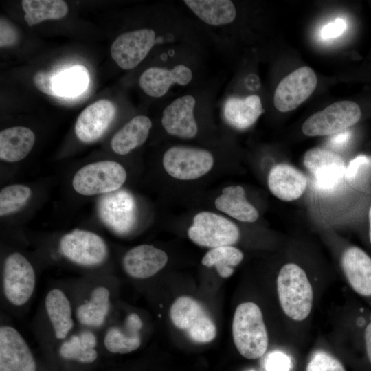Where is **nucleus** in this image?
<instances>
[{"instance_id":"obj_1","label":"nucleus","mask_w":371,"mask_h":371,"mask_svg":"<svg viewBox=\"0 0 371 371\" xmlns=\"http://www.w3.org/2000/svg\"><path fill=\"white\" fill-rule=\"evenodd\" d=\"M234 343L244 357L256 359L266 352L268 335L259 306L254 302H243L235 311L232 322Z\"/></svg>"},{"instance_id":"obj_2","label":"nucleus","mask_w":371,"mask_h":371,"mask_svg":"<svg viewBox=\"0 0 371 371\" xmlns=\"http://www.w3.org/2000/svg\"><path fill=\"white\" fill-rule=\"evenodd\" d=\"M277 289L280 306L289 317L295 321L307 318L313 306V293L300 267L294 263L284 265L278 276Z\"/></svg>"},{"instance_id":"obj_3","label":"nucleus","mask_w":371,"mask_h":371,"mask_svg":"<svg viewBox=\"0 0 371 371\" xmlns=\"http://www.w3.org/2000/svg\"><path fill=\"white\" fill-rule=\"evenodd\" d=\"M126 177V172L120 164L100 161L80 168L74 176L72 186L82 195L106 194L120 189Z\"/></svg>"},{"instance_id":"obj_4","label":"nucleus","mask_w":371,"mask_h":371,"mask_svg":"<svg viewBox=\"0 0 371 371\" xmlns=\"http://www.w3.org/2000/svg\"><path fill=\"white\" fill-rule=\"evenodd\" d=\"M1 282L2 292L7 302L14 307H21L34 294L36 273L23 254L13 252L4 260Z\"/></svg>"},{"instance_id":"obj_5","label":"nucleus","mask_w":371,"mask_h":371,"mask_svg":"<svg viewBox=\"0 0 371 371\" xmlns=\"http://www.w3.org/2000/svg\"><path fill=\"white\" fill-rule=\"evenodd\" d=\"M172 324L186 332V335L196 343L212 341L216 335V327L203 306L188 296L177 298L170 308Z\"/></svg>"},{"instance_id":"obj_6","label":"nucleus","mask_w":371,"mask_h":371,"mask_svg":"<svg viewBox=\"0 0 371 371\" xmlns=\"http://www.w3.org/2000/svg\"><path fill=\"white\" fill-rule=\"evenodd\" d=\"M361 116L357 104L339 101L308 117L302 124V131L307 136L335 135L356 124Z\"/></svg>"},{"instance_id":"obj_7","label":"nucleus","mask_w":371,"mask_h":371,"mask_svg":"<svg viewBox=\"0 0 371 371\" xmlns=\"http://www.w3.org/2000/svg\"><path fill=\"white\" fill-rule=\"evenodd\" d=\"M188 235L195 244L213 249L235 244L240 231L229 219L211 212H201L194 216Z\"/></svg>"},{"instance_id":"obj_8","label":"nucleus","mask_w":371,"mask_h":371,"mask_svg":"<svg viewBox=\"0 0 371 371\" xmlns=\"http://www.w3.org/2000/svg\"><path fill=\"white\" fill-rule=\"evenodd\" d=\"M59 249L70 262L86 267L102 265L109 255L107 245L101 236L82 229L65 234L60 240Z\"/></svg>"},{"instance_id":"obj_9","label":"nucleus","mask_w":371,"mask_h":371,"mask_svg":"<svg viewBox=\"0 0 371 371\" xmlns=\"http://www.w3.org/2000/svg\"><path fill=\"white\" fill-rule=\"evenodd\" d=\"M163 166L172 177L179 180L196 179L213 167V155L207 150L182 146L168 149L163 157Z\"/></svg>"},{"instance_id":"obj_10","label":"nucleus","mask_w":371,"mask_h":371,"mask_svg":"<svg viewBox=\"0 0 371 371\" xmlns=\"http://www.w3.org/2000/svg\"><path fill=\"white\" fill-rule=\"evenodd\" d=\"M102 221L118 234L128 233L137 221V205L133 194L126 190L104 194L98 204Z\"/></svg>"},{"instance_id":"obj_11","label":"nucleus","mask_w":371,"mask_h":371,"mask_svg":"<svg viewBox=\"0 0 371 371\" xmlns=\"http://www.w3.org/2000/svg\"><path fill=\"white\" fill-rule=\"evenodd\" d=\"M317 83V76L309 67H300L285 78L277 86L273 103L281 112L296 109L314 91Z\"/></svg>"},{"instance_id":"obj_12","label":"nucleus","mask_w":371,"mask_h":371,"mask_svg":"<svg viewBox=\"0 0 371 371\" xmlns=\"http://www.w3.org/2000/svg\"><path fill=\"white\" fill-rule=\"evenodd\" d=\"M303 163L313 175L316 188L329 191L335 188L345 174L346 166L338 154L321 148H313L305 153Z\"/></svg>"},{"instance_id":"obj_13","label":"nucleus","mask_w":371,"mask_h":371,"mask_svg":"<svg viewBox=\"0 0 371 371\" xmlns=\"http://www.w3.org/2000/svg\"><path fill=\"white\" fill-rule=\"evenodd\" d=\"M155 43V33L151 29H142L118 36L111 47V55L123 69L137 67L147 56Z\"/></svg>"},{"instance_id":"obj_14","label":"nucleus","mask_w":371,"mask_h":371,"mask_svg":"<svg viewBox=\"0 0 371 371\" xmlns=\"http://www.w3.org/2000/svg\"><path fill=\"white\" fill-rule=\"evenodd\" d=\"M32 352L20 332L14 327H0V371H36Z\"/></svg>"},{"instance_id":"obj_15","label":"nucleus","mask_w":371,"mask_h":371,"mask_svg":"<svg viewBox=\"0 0 371 371\" xmlns=\"http://www.w3.org/2000/svg\"><path fill=\"white\" fill-rule=\"evenodd\" d=\"M114 104L108 100H100L86 107L75 124V133L82 142L91 143L100 139L113 122Z\"/></svg>"},{"instance_id":"obj_16","label":"nucleus","mask_w":371,"mask_h":371,"mask_svg":"<svg viewBox=\"0 0 371 371\" xmlns=\"http://www.w3.org/2000/svg\"><path fill=\"white\" fill-rule=\"evenodd\" d=\"M166 253L153 245H140L129 249L122 258L124 271L136 279H146L155 275L168 262Z\"/></svg>"},{"instance_id":"obj_17","label":"nucleus","mask_w":371,"mask_h":371,"mask_svg":"<svg viewBox=\"0 0 371 371\" xmlns=\"http://www.w3.org/2000/svg\"><path fill=\"white\" fill-rule=\"evenodd\" d=\"M196 104L192 95L180 97L172 102L163 111L161 124L170 135L181 138L194 137L198 131L194 117Z\"/></svg>"},{"instance_id":"obj_18","label":"nucleus","mask_w":371,"mask_h":371,"mask_svg":"<svg viewBox=\"0 0 371 371\" xmlns=\"http://www.w3.org/2000/svg\"><path fill=\"white\" fill-rule=\"evenodd\" d=\"M111 297V291L106 285L94 286L75 308L78 323L88 328L102 326L110 312Z\"/></svg>"},{"instance_id":"obj_19","label":"nucleus","mask_w":371,"mask_h":371,"mask_svg":"<svg viewBox=\"0 0 371 371\" xmlns=\"http://www.w3.org/2000/svg\"><path fill=\"white\" fill-rule=\"evenodd\" d=\"M192 78L191 69L183 65H177L171 69L153 67L142 74L139 84L147 95L159 98L164 95L174 83L186 85Z\"/></svg>"},{"instance_id":"obj_20","label":"nucleus","mask_w":371,"mask_h":371,"mask_svg":"<svg viewBox=\"0 0 371 371\" xmlns=\"http://www.w3.org/2000/svg\"><path fill=\"white\" fill-rule=\"evenodd\" d=\"M143 322L135 313H131L120 326L106 329L103 338L105 348L115 354H126L137 350L142 343Z\"/></svg>"},{"instance_id":"obj_21","label":"nucleus","mask_w":371,"mask_h":371,"mask_svg":"<svg viewBox=\"0 0 371 371\" xmlns=\"http://www.w3.org/2000/svg\"><path fill=\"white\" fill-rule=\"evenodd\" d=\"M267 183L271 192L284 201H292L300 198L307 186L304 175L286 164L275 165L269 173Z\"/></svg>"},{"instance_id":"obj_22","label":"nucleus","mask_w":371,"mask_h":371,"mask_svg":"<svg viewBox=\"0 0 371 371\" xmlns=\"http://www.w3.org/2000/svg\"><path fill=\"white\" fill-rule=\"evenodd\" d=\"M45 310L54 338L64 341L74 325L73 309L66 293L59 288L50 289L45 295Z\"/></svg>"},{"instance_id":"obj_23","label":"nucleus","mask_w":371,"mask_h":371,"mask_svg":"<svg viewBox=\"0 0 371 371\" xmlns=\"http://www.w3.org/2000/svg\"><path fill=\"white\" fill-rule=\"evenodd\" d=\"M341 267L352 289L371 296V258L359 247H350L342 255Z\"/></svg>"},{"instance_id":"obj_24","label":"nucleus","mask_w":371,"mask_h":371,"mask_svg":"<svg viewBox=\"0 0 371 371\" xmlns=\"http://www.w3.org/2000/svg\"><path fill=\"white\" fill-rule=\"evenodd\" d=\"M34 142L35 135L27 127L4 129L0 133V158L8 162L21 161L30 153Z\"/></svg>"},{"instance_id":"obj_25","label":"nucleus","mask_w":371,"mask_h":371,"mask_svg":"<svg viewBox=\"0 0 371 371\" xmlns=\"http://www.w3.org/2000/svg\"><path fill=\"white\" fill-rule=\"evenodd\" d=\"M263 111L260 98L252 95L245 98H229L225 103L223 114L230 126L243 130L252 126Z\"/></svg>"},{"instance_id":"obj_26","label":"nucleus","mask_w":371,"mask_h":371,"mask_svg":"<svg viewBox=\"0 0 371 371\" xmlns=\"http://www.w3.org/2000/svg\"><path fill=\"white\" fill-rule=\"evenodd\" d=\"M214 204L217 210L241 222L252 223L259 216L258 210L246 199L245 190L240 186L223 188Z\"/></svg>"},{"instance_id":"obj_27","label":"nucleus","mask_w":371,"mask_h":371,"mask_svg":"<svg viewBox=\"0 0 371 371\" xmlns=\"http://www.w3.org/2000/svg\"><path fill=\"white\" fill-rule=\"evenodd\" d=\"M151 126L152 122L148 117H133L115 134L111 142V148L121 155L129 153L146 142Z\"/></svg>"},{"instance_id":"obj_28","label":"nucleus","mask_w":371,"mask_h":371,"mask_svg":"<svg viewBox=\"0 0 371 371\" xmlns=\"http://www.w3.org/2000/svg\"><path fill=\"white\" fill-rule=\"evenodd\" d=\"M97 345L98 339L95 333L85 329L63 341L59 354L65 359L90 363L98 357Z\"/></svg>"},{"instance_id":"obj_29","label":"nucleus","mask_w":371,"mask_h":371,"mask_svg":"<svg viewBox=\"0 0 371 371\" xmlns=\"http://www.w3.org/2000/svg\"><path fill=\"white\" fill-rule=\"evenodd\" d=\"M184 3L203 21L212 25L232 23L236 8L229 0H186Z\"/></svg>"},{"instance_id":"obj_30","label":"nucleus","mask_w":371,"mask_h":371,"mask_svg":"<svg viewBox=\"0 0 371 371\" xmlns=\"http://www.w3.org/2000/svg\"><path fill=\"white\" fill-rule=\"evenodd\" d=\"M24 19L29 26L46 20H58L66 16L68 7L61 0H23Z\"/></svg>"},{"instance_id":"obj_31","label":"nucleus","mask_w":371,"mask_h":371,"mask_svg":"<svg viewBox=\"0 0 371 371\" xmlns=\"http://www.w3.org/2000/svg\"><path fill=\"white\" fill-rule=\"evenodd\" d=\"M243 258V252L232 246H222L213 248L203 256L201 263L207 267H215L221 278L230 277L234 267L239 265Z\"/></svg>"},{"instance_id":"obj_32","label":"nucleus","mask_w":371,"mask_h":371,"mask_svg":"<svg viewBox=\"0 0 371 371\" xmlns=\"http://www.w3.org/2000/svg\"><path fill=\"white\" fill-rule=\"evenodd\" d=\"M88 82L87 70L80 65L56 75L54 87L59 97H74L85 90Z\"/></svg>"},{"instance_id":"obj_33","label":"nucleus","mask_w":371,"mask_h":371,"mask_svg":"<svg viewBox=\"0 0 371 371\" xmlns=\"http://www.w3.org/2000/svg\"><path fill=\"white\" fill-rule=\"evenodd\" d=\"M32 195L31 189L24 185L8 186L0 192V215L14 213L23 207Z\"/></svg>"},{"instance_id":"obj_34","label":"nucleus","mask_w":371,"mask_h":371,"mask_svg":"<svg viewBox=\"0 0 371 371\" xmlns=\"http://www.w3.org/2000/svg\"><path fill=\"white\" fill-rule=\"evenodd\" d=\"M344 177L354 188H366L371 183V157L360 155L355 157L346 168Z\"/></svg>"},{"instance_id":"obj_35","label":"nucleus","mask_w":371,"mask_h":371,"mask_svg":"<svg viewBox=\"0 0 371 371\" xmlns=\"http://www.w3.org/2000/svg\"><path fill=\"white\" fill-rule=\"evenodd\" d=\"M306 371H346L341 363L330 354L318 351L307 365Z\"/></svg>"},{"instance_id":"obj_36","label":"nucleus","mask_w":371,"mask_h":371,"mask_svg":"<svg viewBox=\"0 0 371 371\" xmlns=\"http://www.w3.org/2000/svg\"><path fill=\"white\" fill-rule=\"evenodd\" d=\"M56 74L52 71L40 70L35 73L33 82L35 87L42 93L52 97L58 98L54 87Z\"/></svg>"},{"instance_id":"obj_37","label":"nucleus","mask_w":371,"mask_h":371,"mask_svg":"<svg viewBox=\"0 0 371 371\" xmlns=\"http://www.w3.org/2000/svg\"><path fill=\"white\" fill-rule=\"evenodd\" d=\"M265 368L266 371H290L291 361L285 353L273 351L267 355Z\"/></svg>"},{"instance_id":"obj_38","label":"nucleus","mask_w":371,"mask_h":371,"mask_svg":"<svg viewBox=\"0 0 371 371\" xmlns=\"http://www.w3.org/2000/svg\"><path fill=\"white\" fill-rule=\"evenodd\" d=\"M1 47H8L15 45L19 40V33L15 27L5 19H1Z\"/></svg>"},{"instance_id":"obj_39","label":"nucleus","mask_w":371,"mask_h":371,"mask_svg":"<svg viewBox=\"0 0 371 371\" xmlns=\"http://www.w3.org/2000/svg\"><path fill=\"white\" fill-rule=\"evenodd\" d=\"M346 28V21L337 18L333 22L329 23L322 27L321 36L324 39L337 38L344 32Z\"/></svg>"},{"instance_id":"obj_40","label":"nucleus","mask_w":371,"mask_h":371,"mask_svg":"<svg viewBox=\"0 0 371 371\" xmlns=\"http://www.w3.org/2000/svg\"><path fill=\"white\" fill-rule=\"evenodd\" d=\"M351 137V132L344 130L333 135L329 139V144L335 148L340 149L346 146Z\"/></svg>"},{"instance_id":"obj_41","label":"nucleus","mask_w":371,"mask_h":371,"mask_svg":"<svg viewBox=\"0 0 371 371\" xmlns=\"http://www.w3.org/2000/svg\"><path fill=\"white\" fill-rule=\"evenodd\" d=\"M364 337L368 358L371 363V322L366 326Z\"/></svg>"},{"instance_id":"obj_42","label":"nucleus","mask_w":371,"mask_h":371,"mask_svg":"<svg viewBox=\"0 0 371 371\" xmlns=\"http://www.w3.org/2000/svg\"><path fill=\"white\" fill-rule=\"evenodd\" d=\"M368 218H369V238H370V241L371 243V206L369 210Z\"/></svg>"},{"instance_id":"obj_43","label":"nucleus","mask_w":371,"mask_h":371,"mask_svg":"<svg viewBox=\"0 0 371 371\" xmlns=\"http://www.w3.org/2000/svg\"><path fill=\"white\" fill-rule=\"evenodd\" d=\"M250 371H253V370H250Z\"/></svg>"}]
</instances>
